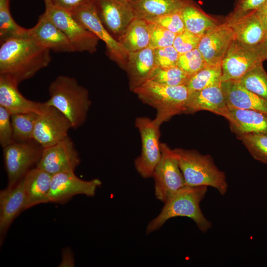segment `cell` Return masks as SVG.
<instances>
[{"mask_svg":"<svg viewBox=\"0 0 267 267\" xmlns=\"http://www.w3.org/2000/svg\"><path fill=\"white\" fill-rule=\"evenodd\" d=\"M50 51L30 37L7 40L0 43V74L18 84L30 79L49 64Z\"/></svg>","mask_w":267,"mask_h":267,"instance_id":"obj_1","label":"cell"},{"mask_svg":"<svg viewBox=\"0 0 267 267\" xmlns=\"http://www.w3.org/2000/svg\"><path fill=\"white\" fill-rule=\"evenodd\" d=\"M208 186L185 185L172 194L164 203L160 213L150 221L147 234L160 229L169 219L177 217L190 218L199 229L206 233L212 226L203 215L200 204L207 192Z\"/></svg>","mask_w":267,"mask_h":267,"instance_id":"obj_2","label":"cell"},{"mask_svg":"<svg viewBox=\"0 0 267 267\" xmlns=\"http://www.w3.org/2000/svg\"><path fill=\"white\" fill-rule=\"evenodd\" d=\"M49 99L44 102L61 112L76 129L86 121L91 102L89 92L71 77L60 75L48 87Z\"/></svg>","mask_w":267,"mask_h":267,"instance_id":"obj_3","label":"cell"},{"mask_svg":"<svg viewBox=\"0 0 267 267\" xmlns=\"http://www.w3.org/2000/svg\"><path fill=\"white\" fill-rule=\"evenodd\" d=\"M144 103L155 108L153 120L160 126L184 113L191 91L186 86H171L148 81L133 91Z\"/></svg>","mask_w":267,"mask_h":267,"instance_id":"obj_4","label":"cell"},{"mask_svg":"<svg viewBox=\"0 0 267 267\" xmlns=\"http://www.w3.org/2000/svg\"><path fill=\"white\" fill-rule=\"evenodd\" d=\"M183 176L186 185L207 186L224 195L228 189L225 174L215 164L210 155H203L195 150L173 149Z\"/></svg>","mask_w":267,"mask_h":267,"instance_id":"obj_5","label":"cell"},{"mask_svg":"<svg viewBox=\"0 0 267 267\" xmlns=\"http://www.w3.org/2000/svg\"><path fill=\"white\" fill-rule=\"evenodd\" d=\"M267 60V43L257 45L245 44L236 39L221 65L222 82L238 81L255 66Z\"/></svg>","mask_w":267,"mask_h":267,"instance_id":"obj_6","label":"cell"},{"mask_svg":"<svg viewBox=\"0 0 267 267\" xmlns=\"http://www.w3.org/2000/svg\"><path fill=\"white\" fill-rule=\"evenodd\" d=\"M7 186L15 185L40 161L44 147L34 139L14 141L2 148Z\"/></svg>","mask_w":267,"mask_h":267,"instance_id":"obj_7","label":"cell"},{"mask_svg":"<svg viewBox=\"0 0 267 267\" xmlns=\"http://www.w3.org/2000/svg\"><path fill=\"white\" fill-rule=\"evenodd\" d=\"M44 13L63 33L75 51L94 52L99 39L78 21L70 11L50 4Z\"/></svg>","mask_w":267,"mask_h":267,"instance_id":"obj_8","label":"cell"},{"mask_svg":"<svg viewBox=\"0 0 267 267\" xmlns=\"http://www.w3.org/2000/svg\"><path fill=\"white\" fill-rule=\"evenodd\" d=\"M135 126L140 135L141 149L139 156L134 160V166L142 178H150L161 156L160 126L146 117L136 118Z\"/></svg>","mask_w":267,"mask_h":267,"instance_id":"obj_9","label":"cell"},{"mask_svg":"<svg viewBox=\"0 0 267 267\" xmlns=\"http://www.w3.org/2000/svg\"><path fill=\"white\" fill-rule=\"evenodd\" d=\"M161 156L152 175L156 198L165 203L175 192L185 185V182L178 159L165 143H161Z\"/></svg>","mask_w":267,"mask_h":267,"instance_id":"obj_10","label":"cell"},{"mask_svg":"<svg viewBox=\"0 0 267 267\" xmlns=\"http://www.w3.org/2000/svg\"><path fill=\"white\" fill-rule=\"evenodd\" d=\"M94 1L85 4L70 12L84 26L104 42L110 58L125 70L129 53L103 25Z\"/></svg>","mask_w":267,"mask_h":267,"instance_id":"obj_11","label":"cell"},{"mask_svg":"<svg viewBox=\"0 0 267 267\" xmlns=\"http://www.w3.org/2000/svg\"><path fill=\"white\" fill-rule=\"evenodd\" d=\"M44 106L36 119L33 139L44 148L53 145L68 136L72 128L68 119L55 108Z\"/></svg>","mask_w":267,"mask_h":267,"instance_id":"obj_12","label":"cell"},{"mask_svg":"<svg viewBox=\"0 0 267 267\" xmlns=\"http://www.w3.org/2000/svg\"><path fill=\"white\" fill-rule=\"evenodd\" d=\"M81 161L74 142L68 135L57 143L44 148L36 167L53 176L75 172Z\"/></svg>","mask_w":267,"mask_h":267,"instance_id":"obj_13","label":"cell"},{"mask_svg":"<svg viewBox=\"0 0 267 267\" xmlns=\"http://www.w3.org/2000/svg\"><path fill=\"white\" fill-rule=\"evenodd\" d=\"M101 184V181L98 178L82 179L76 176L74 172L57 174L52 177L49 201L63 204L77 195L93 197Z\"/></svg>","mask_w":267,"mask_h":267,"instance_id":"obj_14","label":"cell"},{"mask_svg":"<svg viewBox=\"0 0 267 267\" xmlns=\"http://www.w3.org/2000/svg\"><path fill=\"white\" fill-rule=\"evenodd\" d=\"M235 39L233 30L223 21L201 37L197 48L207 65L221 66Z\"/></svg>","mask_w":267,"mask_h":267,"instance_id":"obj_15","label":"cell"},{"mask_svg":"<svg viewBox=\"0 0 267 267\" xmlns=\"http://www.w3.org/2000/svg\"><path fill=\"white\" fill-rule=\"evenodd\" d=\"M99 18L105 28L118 38L136 17L127 0H94Z\"/></svg>","mask_w":267,"mask_h":267,"instance_id":"obj_16","label":"cell"},{"mask_svg":"<svg viewBox=\"0 0 267 267\" xmlns=\"http://www.w3.org/2000/svg\"><path fill=\"white\" fill-rule=\"evenodd\" d=\"M224 21L233 30L236 39L249 45H257L266 42V32L256 10L240 14L231 12Z\"/></svg>","mask_w":267,"mask_h":267,"instance_id":"obj_17","label":"cell"},{"mask_svg":"<svg viewBox=\"0 0 267 267\" xmlns=\"http://www.w3.org/2000/svg\"><path fill=\"white\" fill-rule=\"evenodd\" d=\"M26 199L22 178L15 185L0 191V242L14 219L25 210Z\"/></svg>","mask_w":267,"mask_h":267,"instance_id":"obj_18","label":"cell"},{"mask_svg":"<svg viewBox=\"0 0 267 267\" xmlns=\"http://www.w3.org/2000/svg\"><path fill=\"white\" fill-rule=\"evenodd\" d=\"M18 84L9 76L0 74V106L10 115L27 112L40 113L44 107V102L26 98L19 91Z\"/></svg>","mask_w":267,"mask_h":267,"instance_id":"obj_19","label":"cell"},{"mask_svg":"<svg viewBox=\"0 0 267 267\" xmlns=\"http://www.w3.org/2000/svg\"><path fill=\"white\" fill-rule=\"evenodd\" d=\"M29 37L54 52L75 51L65 35L44 12L40 16L35 26L29 29Z\"/></svg>","mask_w":267,"mask_h":267,"instance_id":"obj_20","label":"cell"},{"mask_svg":"<svg viewBox=\"0 0 267 267\" xmlns=\"http://www.w3.org/2000/svg\"><path fill=\"white\" fill-rule=\"evenodd\" d=\"M206 110L224 117L228 121L230 113L225 101L221 85L191 92L184 114Z\"/></svg>","mask_w":267,"mask_h":267,"instance_id":"obj_21","label":"cell"},{"mask_svg":"<svg viewBox=\"0 0 267 267\" xmlns=\"http://www.w3.org/2000/svg\"><path fill=\"white\" fill-rule=\"evenodd\" d=\"M221 88L228 107L254 110L267 114V100L248 90L238 81L222 82Z\"/></svg>","mask_w":267,"mask_h":267,"instance_id":"obj_22","label":"cell"},{"mask_svg":"<svg viewBox=\"0 0 267 267\" xmlns=\"http://www.w3.org/2000/svg\"><path fill=\"white\" fill-rule=\"evenodd\" d=\"M156 67L154 49L149 47L129 52L126 69L129 87L133 91L147 82Z\"/></svg>","mask_w":267,"mask_h":267,"instance_id":"obj_23","label":"cell"},{"mask_svg":"<svg viewBox=\"0 0 267 267\" xmlns=\"http://www.w3.org/2000/svg\"><path fill=\"white\" fill-rule=\"evenodd\" d=\"M52 177V175L36 167L25 174L22 178L26 199L25 210L49 202Z\"/></svg>","mask_w":267,"mask_h":267,"instance_id":"obj_24","label":"cell"},{"mask_svg":"<svg viewBox=\"0 0 267 267\" xmlns=\"http://www.w3.org/2000/svg\"><path fill=\"white\" fill-rule=\"evenodd\" d=\"M230 113V129L236 135L267 134V114L254 110L228 107Z\"/></svg>","mask_w":267,"mask_h":267,"instance_id":"obj_25","label":"cell"},{"mask_svg":"<svg viewBox=\"0 0 267 267\" xmlns=\"http://www.w3.org/2000/svg\"><path fill=\"white\" fill-rule=\"evenodd\" d=\"M193 0H130L136 18L148 20L180 11Z\"/></svg>","mask_w":267,"mask_h":267,"instance_id":"obj_26","label":"cell"},{"mask_svg":"<svg viewBox=\"0 0 267 267\" xmlns=\"http://www.w3.org/2000/svg\"><path fill=\"white\" fill-rule=\"evenodd\" d=\"M180 13L185 30L200 37L221 23L204 12L193 0L182 8Z\"/></svg>","mask_w":267,"mask_h":267,"instance_id":"obj_27","label":"cell"},{"mask_svg":"<svg viewBox=\"0 0 267 267\" xmlns=\"http://www.w3.org/2000/svg\"><path fill=\"white\" fill-rule=\"evenodd\" d=\"M118 41L128 53L149 47L150 31L147 21L135 18L118 38Z\"/></svg>","mask_w":267,"mask_h":267,"instance_id":"obj_28","label":"cell"},{"mask_svg":"<svg viewBox=\"0 0 267 267\" xmlns=\"http://www.w3.org/2000/svg\"><path fill=\"white\" fill-rule=\"evenodd\" d=\"M29 37V29L19 25L11 16L9 0H0V42L13 38Z\"/></svg>","mask_w":267,"mask_h":267,"instance_id":"obj_29","label":"cell"},{"mask_svg":"<svg viewBox=\"0 0 267 267\" xmlns=\"http://www.w3.org/2000/svg\"><path fill=\"white\" fill-rule=\"evenodd\" d=\"M221 66L207 65L196 74L191 76L186 85L191 92L221 85Z\"/></svg>","mask_w":267,"mask_h":267,"instance_id":"obj_30","label":"cell"},{"mask_svg":"<svg viewBox=\"0 0 267 267\" xmlns=\"http://www.w3.org/2000/svg\"><path fill=\"white\" fill-rule=\"evenodd\" d=\"M38 113L27 112L11 114L13 140L24 142L33 139V133Z\"/></svg>","mask_w":267,"mask_h":267,"instance_id":"obj_31","label":"cell"},{"mask_svg":"<svg viewBox=\"0 0 267 267\" xmlns=\"http://www.w3.org/2000/svg\"><path fill=\"white\" fill-rule=\"evenodd\" d=\"M237 81L248 90L267 100V73L263 64L255 66Z\"/></svg>","mask_w":267,"mask_h":267,"instance_id":"obj_32","label":"cell"},{"mask_svg":"<svg viewBox=\"0 0 267 267\" xmlns=\"http://www.w3.org/2000/svg\"><path fill=\"white\" fill-rule=\"evenodd\" d=\"M191 77L178 66L167 68L156 67L148 81L171 86H186Z\"/></svg>","mask_w":267,"mask_h":267,"instance_id":"obj_33","label":"cell"},{"mask_svg":"<svg viewBox=\"0 0 267 267\" xmlns=\"http://www.w3.org/2000/svg\"><path fill=\"white\" fill-rule=\"evenodd\" d=\"M256 160L267 164V134H245L237 135Z\"/></svg>","mask_w":267,"mask_h":267,"instance_id":"obj_34","label":"cell"},{"mask_svg":"<svg viewBox=\"0 0 267 267\" xmlns=\"http://www.w3.org/2000/svg\"><path fill=\"white\" fill-rule=\"evenodd\" d=\"M206 65V62L198 48L179 54L177 64V66L191 76Z\"/></svg>","mask_w":267,"mask_h":267,"instance_id":"obj_35","label":"cell"},{"mask_svg":"<svg viewBox=\"0 0 267 267\" xmlns=\"http://www.w3.org/2000/svg\"><path fill=\"white\" fill-rule=\"evenodd\" d=\"M147 22L150 31L149 47L154 49L173 45L176 34L158 24Z\"/></svg>","mask_w":267,"mask_h":267,"instance_id":"obj_36","label":"cell"},{"mask_svg":"<svg viewBox=\"0 0 267 267\" xmlns=\"http://www.w3.org/2000/svg\"><path fill=\"white\" fill-rule=\"evenodd\" d=\"M147 21L158 24L176 35L185 30L180 11L160 16Z\"/></svg>","mask_w":267,"mask_h":267,"instance_id":"obj_37","label":"cell"},{"mask_svg":"<svg viewBox=\"0 0 267 267\" xmlns=\"http://www.w3.org/2000/svg\"><path fill=\"white\" fill-rule=\"evenodd\" d=\"M154 51L156 67L167 68L177 66L179 54L173 45L154 49Z\"/></svg>","mask_w":267,"mask_h":267,"instance_id":"obj_38","label":"cell"},{"mask_svg":"<svg viewBox=\"0 0 267 267\" xmlns=\"http://www.w3.org/2000/svg\"><path fill=\"white\" fill-rule=\"evenodd\" d=\"M202 37L186 30L176 35L173 46L179 54L197 48Z\"/></svg>","mask_w":267,"mask_h":267,"instance_id":"obj_39","label":"cell"},{"mask_svg":"<svg viewBox=\"0 0 267 267\" xmlns=\"http://www.w3.org/2000/svg\"><path fill=\"white\" fill-rule=\"evenodd\" d=\"M10 116L7 111L0 106V144L2 148L14 142Z\"/></svg>","mask_w":267,"mask_h":267,"instance_id":"obj_40","label":"cell"},{"mask_svg":"<svg viewBox=\"0 0 267 267\" xmlns=\"http://www.w3.org/2000/svg\"><path fill=\"white\" fill-rule=\"evenodd\" d=\"M267 0H235L232 13L240 14L256 10Z\"/></svg>","mask_w":267,"mask_h":267,"instance_id":"obj_41","label":"cell"},{"mask_svg":"<svg viewBox=\"0 0 267 267\" xmlns=\"http://www.w3.org/2000/svg\"><path fill=\"white\" fill-rule=\"evenodd\" d=\"M94 0H51V3L54 5L72 12L78 7Z\"/></svg>","mask_w":267,"mask_h":267,"instance_id":"obj_42","label":"cell"},{"mask_svg":"<svg viewBox=\"0 0 267 267\" xmlns=\"http://www.w3.org/2000/svg\"><path fill=\"white\" fill-rule=\"evenodd\" d=\"M256 11L267 36V0L257 8Z\"/></svg>","mask_w":267,"mask_h":267,"instance_id":"obj_43","label":"cell"},{"mask_svg":"<svg viewBox=\"0 0 267 267\" xmlns=\"http://www.w3.org/2000/svg\"><path fill=\"white\" fill-rule=\"evenodd\" d=\"M45 3V6L51 4V0H44Z\"/></svg>","mask_w":267,"mask_h":267,"instance_id":"obj_44","label":"cell"},{"mask_svg":"<svg viewBox=\"0 0 267 267\" xmlns=\"http://www.w3.org/2000/svg\"><path fill=\"white\" fill-rule=\"evenodd\" d=\"M266 42L267 43V36L266 37Z\"/></svg>","mask_w":267,"mask_h":267,"instance_id":"obj_45","label":"cell"},{"mask_svg":"<svg viewBox=\"0 0 267 267\" xmlns=\"http://www.w3.org/2000/svg\"></svg>","mask_w":267,"mask_h":267,"instance_id":"obj_46","label":"cell"}]
</instances>
